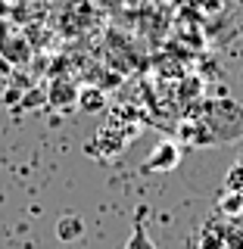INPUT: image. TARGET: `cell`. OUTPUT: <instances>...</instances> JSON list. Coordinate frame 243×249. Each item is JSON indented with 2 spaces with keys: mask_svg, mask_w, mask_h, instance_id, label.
<instances>
[{
  "mask_svg": "<svg viewBox=\"0 0 243 249\" xmlns=\"http://www.w3.org/2000/svg\"><path fill=\"white\" fill-rule=\"evenodd\" d=\"M0 56H3L6 62H13V66H25V62L31 59L28 37H22L19 31L0 25Z\"/></svg>",
  "mask_w": 243,
  "mask_h": 249,
  "instance_id": "obj_4",
  "label": "cell"
},
{
  "mask_svg": "<svg viewBox=\"0 0 243 249\" xmlns=\"http://www.w3.org/2000/svg\"><path fill=\"white\" fill-rule=\"evenodd\" d=\"M222 249H243V228H240L237 221H231V228H228V237H224Z\"/></svg>",
  "mask_w": 243,
  "mask_h": 249,
  "instance_id": "obj_11",
  "label": "cell"
},
{
  "mask_svg": "<svg viewBox=\"0 0 243 249\" xmlns=\"http://www.w3.org/2000/svg\"><path fill=\"white\" fill-rule=\"evenodd\" d=\"M47 103L50 106H72V103H78V88L69 78H56L50 84V90H47Z\"/></svg>",
  "mask_w": 243,
  "mask_h": 249,
  "instance_id": "obj_5",
  "label": "cell"
},
{
  "mask_svg": "<svg viewBox=\"0 0 243 249\" xmlns=\"http://www.w3.org/2000/svg\"><path fill=\"white\" fill-rule=\"evenodd\" d=\"M103 106H106V93L100 88H93V84L78 88V109H84V112H100Z\"/></svg>",
  "mask_w": 243,
  "mask_h": 249,
  "instance_id": "obj_8",
  "label": "cell"
},
{
  "mask_svg": "<svg viewBox=\"0 0 243 249\" xmlns=\"http://www.w3.org/2000/svg\"><path fill=\"white\" fill-rule=\"evenodd\" d=\"M81 233H84V218H81V215H59V221H56V237L62 240V243H75Z\"/></svg>",
  "mask_w": 243,
  "mask_h": 249,
  "instance_id": "obj_6",
  "label": "cell"
},
{
  "mask_svg": "<svg viewBox=\"0 0 243 249\" xmlns=\"http://www.w3.org/2000/svg\"><path fill=\"white\" fill-rule=\"evenodd\" d=\"M181 137L190 146L231 143L243 137V106L231 97L203 100L193 109V119L181 124Z\"/></svg>",
  "mask_w": 243,
  "mask_h": 249,
  "instance_id": "obj_1",
  "label": "cell"
},
{
  "mask_svg": "<svg viewBox=\"0 0 243 249\" xmlns=\"http://www.w3.org/2000/svg\"><path fill=\"white\" fill-rule=\"evenodd\" d=\"M178 162H181V146H178L175 140H162V143L156 146L144 162H140V171H144V175H150V171L166 175V171H175L178 168Z\"/></svg>",
  "mask_w": 243,
  "mask_h": 249,
  "instance_id": "obj_3",
  "label": "cell"
},
{
  "mask_svg": "<svg viewBox=\"0 0 243 249\" xmlns=\"http://www.w3.org/2000/svg\"><path fill=\"white\" fill-rule=\"evenodd\" d=\"M228 228H231V218H222V215H212L197 228V233L190 237V249H222L224 237H228Z\"/></svg>",
  "mask_w": 243,
  "mask_h": 249,
  "instance_id": "obj_2",
  "label": "cell"
},
{
  "mask_svg": "<svg viewBox=\"0 0 243 249\" xmlns=\"http://www.w3.org/2000/svg\"><path fill=\"white\" fill-rule=\"evenodd\" d=\"M125 249H159L153 243V237L147 233V224H144V209L137 212V221H134V231H131L128 243H125Z\"/></svg>",
  "mask_w": 243,
  "mask_h": 249,
  "instance_id": "obj_9",
  "label": "cell"
},
{
  "mask_svg": "<svg viewBox=\"0 0 243 249\" xmlns=\"http://www.w3.org/2000/svg\"><path fill=\"white\" fill-rule=\"evenodd\" d=\"M215 212L222 218L237 221V218L243 215V196H237V193H231V190H222L218 193V202H215Z\"/></svg>",
  "mask_w": 243,
  "mask_h": 249,
  "instance_id": "obj_7",
  "label": "cell"
},
{
  "mask_svg": "<svg viewBox=\"0 0 243 249\" xmlns=\"http://www.w3.org/2000/svg\"><path fill=\"white\" fill-rule=\"evenodd\" d=\"M240 3H243V0H240Z\"/></svg>",
  "mask_w": 243,
  "mask_h": 249,
  "instance_id": "obj_12",
  "label": "cell"
},
{
  "mask_svg": "<svg viewBox=\"0 0 243 249\" xmlns=\"http://www.w3.org/2000/svg\"><path fill=\"white\" fill-rule=\"evenodd\" d=\"M222 190H231V193H237V196H243V159H237V162L228 168Z\"/></svg>",
  "mask_w": 243,
  "mask_h": 249,
  "instance_id": "obj_10",
  "label": "cell"
}]
</instances>
